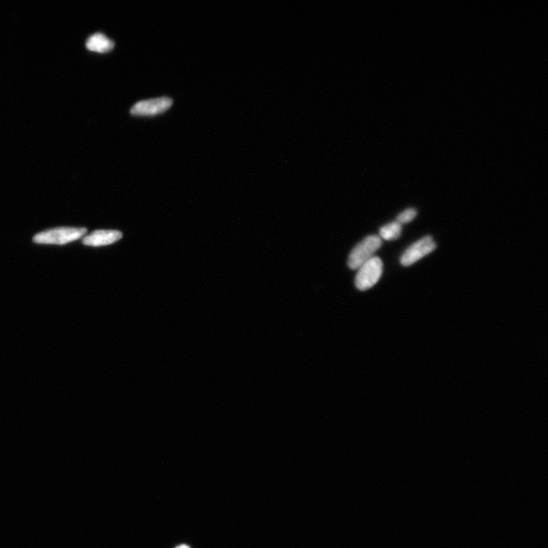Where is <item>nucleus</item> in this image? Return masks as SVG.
<instances>
[{"mask_svg": "<svg viewBox=\"0 0 548 548\" xmlns=\"http://www.w3.org/2000/svg\"><path fill=\"white\" fill-rule=\"evenodd\" d=\"M383 273V263L374 256L359 268L355 284L358 289L366 291L376 285Z\"/></svg>", "mask_w": 548, "mask_h": 548, "instance_id": "2", "label": "nucleus"}, {"mask_svg": "<svg viewBox=\"0 0 548 548\" xmlns=\"http://www.w3.org/2000/svg\"><path fill=\"white\" fill-rule=\"evenodd\" d=\"M402 226L397 221L392 222L380 228L379 234L381 239L386 241L396 240L401 237Z\"/></svg>", "mask_w": 548, "mask_h": 548, "instance_id": "8", "label": "nucleus"}, {"mask_svg": "<svg viewBox=\"0 0 548 548\" xmlns=\"http://www.w3.org/2000/svg\"><path fill=\"white\" fill-rule=\"evenodd\" d=\"M381 239L378 235H370L352 250L348 259V266L357 270L374 257L381 246Z\"/></svg>", "mask_w": 548, "mask_h": 548, "instance_id": "3", "label": "nucleus"}, {"mask_svg": "<svg viewBox=\"0 0 548 548\" xmlns=\"http://www.w3.org/2000/svg\"><path fill=\"white\" fill-rule=\"evenodd\" d=\"M418 212L414 208H409V209L401 213L398 217L397 222L400 224H406L411 223L416 217H417Z\"/></svg>", "mask_w": 548, "mask_h": 548, "instance_id": "9", "label": "nucleus"}, {"mask_svg": "<svg viewBox=\"0 0 548 548\" xmlns=\"http://www.w3.org/2000/svg\"><path fill=\"white\" fill-rule=\"evenodd\" d=\"M123 237L120 231L96 230L82 240V243L87 246L100 247L112 245L121 239Z\"/></svg>", "mask_w": 548, "mask_h": 548, "instance_id": "6", "label": "nucleus"}, {"mask_svg": "<svg viewBox=\"0 0 548 548\" xmlns=\"http://www.w3.org/2000/svg\"><path fill=\"white\" fill-rule=\"evenodd\" d=\"M436 248V244L433 238L425 237L409 247L401 257L400 262L405 267L411 266L424 257L432 253Z\"/></svg>", "mask_w": 548, "mask_h": 548, "instance_id": "4", "label": "nucleus"}, {"mask_svg": "<svg viewBox=\"0 0 548 548\" xmlns=\"http://www.w3.org/2000/svg\"><path fill=\"white\" fill-rule=\"evenodd\" d=\"M88 50L98 53H108L115 47L114 41L102 33H96L90 36L86 41Z\"/></svg>", "mask_w": 548, "mask_h": 548, "instance_id": "7", "label": "nucleus"}, {"mask_svg": "<svg viewBox=\"0 0 548 548\" xmlns=\"http://www.w3.org/2000/svg\"><path fill=\"white\" fill-rule=\"evenodd\" d=\"M172 100L168 97H161L150 100L139 102L130 109L134 116H155L166 112L172 106Z\"/></svg>", "mask_w": 548, "mask_h": 548, "instance_id": "5", "label": "nucleus"}, {"mask_svg": "<svg viewBox=\"0 0 548 548\" xmlns=\"http://www.w3.org/2000/svg\"><path fill=\"white\" fill-rule=\"evenodd\" d=\"M177 548H190V547H187V546H186V545H182V546H180V547H177Z\"/></svg>", "mask_w": 548, "mask_h": 548, "instance_id": "10", "label": "nucleus"}, {"mask_svg": "<svg viewBox=\"0 0 548 548\" xmlns=\"http://www.w3.org/2000/svg\"><path fill=\"white\" fill-rule=\"evenodd\" d=\"M85 228L61 227L53 228L34 235V243L45 245H66L84 237Z\"/></svg>", "mask_w": 548, "mask_h": 548, "instance_id": "1", "label": "nucleus"}]
</instances>
